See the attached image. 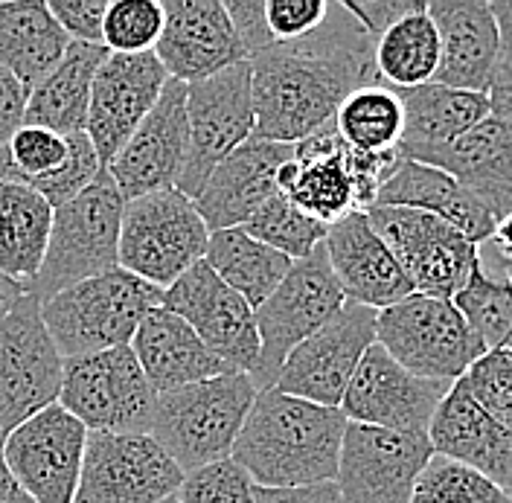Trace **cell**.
<instances>
[{"instance_id":"37","label":"cell","mask_w":512,"mask_h":503,"mask_svg":"<svg viewBox=\"0 0 512 503\" xmlns=\"http://www.w3.org/2000/svg\"><path fill=\"white\" fill-rule=\"evenodd\" d=\"M457 312L478 335L483 349L512 346V285L507 277H492L480 259L466 285L451 297Z\"/></svg>"},{"instance_id":"41","label":"cell","mask_w":512,"mask_h":503,"mask_svg":"<svg viewBox=\"0 0 512 503\" xmlns=\"http://www.w3.org/2000/svg\"><path fill=\"white\" fill-rule=\"evenodd\" d=\"M166 12L160 0H108L102 21V47L114 56L155 53Z\"/></svg>"},{"instance_id":"40","label":"cell","mask_w":512,"mask_h":503,"mask_svg":"<svg viewBox=\"0 0 512 503\" xmlns=\"http://www.w3.org/2000/svg\"><path fill=\"white\" fill-rule=\"evenodd\" d=\"M411 503H510V495L475 469L434 454L416 477Z\"/></svg>"},{"instance_id":"2","label":"cell","mask_w":512,"mask_h":503,"mask_svg":"<svg viewBox=\"0 0 512 503\" xmlns=\"http://www.w3.org/2000/svg\"><path fill=\"white\" fill-rule=\"evenodd\" d=\"M347 425L338 408H323L271 387L256 396L233 445V460L262 489L329 483L338 474Z\"/></svg>"},{"instance_id":"23","label":"cell","mask_w":512,"mask_h":503,"mask_svg":"<svg viewBox=\"0 0 512 503\" xmlns=\"http://www.w3.org/2000/svg\"><path fill=\"white\" fill-rule=\"evenodd\" d=\"M323 251L347 303L382 312L414 294L396 256L373 230L367 213H352L326 230Z\"/></svg>"},{"instance_id":"24","label":"cell","mask_w":512,"mask_h":503,"mask_svg":"<svg viewBox=\"0 0 512 503\" xmlns=\"http://www.w3.org/2000/svg\"><path fill=\"white\" fill-rule=\"evenodd\" d=\"M294 155V143H271L251 137L213 169L201 192L192 198L198 216L213 230L245 227L256 210L277 195V175Z\"/></svg>"},{"instance_id":"50","label":"cell","mask_w":512,"mask_h":503,"mask_svg":"<svg viewBox=\"0 0 512 503\" xmlns=\"http://www.w3.org/2000/svg\"><path fill=\"white\" fill-rule=\"evenodd\" d=\"M27 96H30V91L9 70L0 67V149L9 143V137L18 128L24 126Z\"/></svg>"},{"instance_id":"20","label":"cell","mask_w":512,"mask_h":503,"mask_svg":"<svg viewBox=\"0 0 512 503\" xmlns=\"http://www.w3.org/2000/svg\"><path fill=\"white\" fill-rule=\"evenodd\" d=\"M190 149L187 85L169 79L158 105L108 163V175L126 201L178 189Z\"/></svg>"},{"instance_id":"59","label":"cell","mask_w":512,"mask_h":503,"mask_svg":"<svg viewBox=\"0 0 512 503\" xmlns=\"http://www.w3.org/2000/svg\"><path fill=\"white\" fill-rule=\"evenodd\" d=\"M507 495H510V503H512V486H510V489H507Z\"/></svg>"},{"instance_id":"8","label":"cell","mask_w":512,"mask_h":503,"mask_svg":"<svg viewBox=\"0 0 512 503\" xmlns=\"http://www.w3.org/2000/svg\"><path fill=\"white\" fill-rule=\"evenodd\" d=\"M376 344L408 373L451 384L486 352L451 300L425 294L379 312Z\"/></svg>"},{"instance_id":"48","label":"cell","mask_w":512,"mask_h":503,"mask_svg":"<svg viewBox=\"0 0 512 503\" xmlns=\"http://www.w3.org/2000/svg\"><path fill=\"white\" fill-rule=\"evenodd\" d=\"M224 9L248 62L265 53L268 47H274V38L265 24V0H224Z\"/></svg>"},{"instance_id":"38","label":"cell","mask_w":512,"mask_h":503,"mask_svg":"<svg viewBox=\"0 0 512 503\" xmlns=\"http://www.w3.org/2000/svg\"><path fill=\"white\" fill-rule=\"evenodd\" d=\"M326 230H329L326 224L309 219L283 192L271 195L254 216L245 221V233H251L256 242L288 256L291 262H300L315 248H320L326 239Z\"/></svg>"},{"instance_id":"28","label":"cell","mask_w":512,"mask_h":503,"mask_svg":"<svg viewBox=\"0 0 512 503\" xmlns=\"http://www.w3.org/2000/svg\"><path fill=\"white\" fill-rule=\"evenodd\" d=\"M128 346L158 396L204 378L236 373L204 346L187 320H181L166 306H158L155 312L146 315Z\"/></svg>"},{"instance_id":"55","label":"cell","mask_w":512,"mask_h":503,"mask_svg":"<svg viewBox=\"0 0 512 503\" xmlns=\"http://www.w3.org/2000/svg\"><path fill=\"white\" fill-rule=\"evenodd\" d=\"M3 503H35V501H32L30 495H27V492H24V489H21V486L15 483V489L9 492V498H6Z\"/></svg>"},{"instance_id":"4","label":"cell","mask_w":512,"mask_h":503,"mask_svg":"<svg viewBox=\"0 0 512 503\" xmlns=\"http://www.w3.org/2000/svg\"><path fill=\"white\" fill-rule=\"evenodd\" d=\"M399 160V152L358 155L335 126H326L294 143V155L277 175V189L309 219L332 227L352 213H367Z\"/></svg>"},{"instance_id":"54","label":"cell","mask_w":512,"mask_h":503,"mask_svg":"<svg viewBox=\"0 0 512 503\" xmlns=\"http://www.w3.org/2000/svg\"><path fill=\"white\" fill-rule=\"evenodd\" d=\"M15 489V480H12V474L6 472V466L0 463V503L9 498V492Z\"/></svg>"},{"instance_id":"31","label":"cell","mask_w":512,"mask_h":503,"mask_svg":"<svg viewBox=\"0 0 512 503\" xmlns=\"http://www.w3.org/2000/svg\"><path fill=\"white\" fill-rule=\"evenodd\" d=\"M405 108V134L399 143V158H414L416 152L440 149L451 140L492 117L486 94L457 91L437 82L396 91Z\"/></svg>"},{"instance_id":"33","label":"cell","mask_w":512,"mask_h":503,"mask_svg":"<svg viewBox=\"0 0 512 503\" xmlns=\"http://www.w3.org/2000/svg\"><path fill=\"white\" fill-rule=\"evenodd\" d=\"M53 230V207L24 184L0 181V274L30 294Z\"/></svg>"},{"instance_id":"36","label":"cell","mask_w":512,"mask_h":503,"mask_svg":"<svg viewBox=\"0 0 512 503\" xmlns=\"http://www.w3.org/2000/svg\"><path fill=\"white\" fill-rule=\"evenodd\" d=\"M332 126L358 155H393L405 134V108L393 88L367 85L341 102Z\"/></svg>"},{"instance_id":"52","label":"cell","mask_w":512,"mask_h":503,"mask_svg":"<svg viewBox=\"0 0 512 503\" xmlns=\"http://www.w3.org/2000/svg\"><path fill=\"white\" fill-rule=\"evenodd\" d=\"M24 294H27V288H21L18 283L6 280V277L0 274V317L9 315V312L15 309V303H18Z\"/></svg>"},{"instance_id":"27","label":"cell","mask_w":512,"mask_h":503,"mask_svg":"<svg viewBox=\"0 0 512 503\" xmlns=\"http://www.w3.org/2000/svg\"><path fill=\"white\" fill-rule=\"evenodd\" d=\"M428 442L434 454L475 469L501 489L512 486V431L480 408L460 381L451 384L434 413Z\"/></svg>"},{"instance_id":"18","label":"cell","mask_w":512,"mask_h":503,"mask_svg":"<svg viewBox=\"0 0 512 503\" xmlns=\"http://www.w3.org/2000/svg\"><path fill=\"white\" fill-rule=\"evenodd\" d=\"M434 457L425 434L347 425L335 486L344 503H411L416 477Z\"/></svg>"},{"instance_id":"14","label":"cell","mask_w":512,"mask_h":503,"mask_svg":"<svg viewBox=\"0 0 512 503\" xmlns=\"http://www.w3.org/2000/svg\"><path fill=\"white\" fill-rule=\"evenodd\" d=\"M88 428L56 402L12 428L0 463L35 503H73Z\"/></svg>"},{"instance_id":"26","label":"cell","mask_w":512,"mask_h":503,"mask_svg":"<svg viewBox=\"0 0 512 503\" xmlns=\"http://www.w3.org/2000/svg\"><path fill=\"white\" fill-rule=\"evenodd\" d=\"M405 160L443 169L478 198L495 224L512 213V123L507 120L486 117L463 137Z\"/></svg>"},{"instance_id":"43","label":"cell","mask_w":512,"mask_h":503,"mask_svg":"<svg viewBox=\"0 0 512 503\" xmlns=\"http://www.w3.org/2000/svg\"><path fill=\"white\" fill-rule=\"evenodd\" d=\"M102 172H105V166L96 155L94 143L88 140L85 131H76V134H67V160L50 178H44L32 189L56 210L67 201H73L76 195H82Z\"/></svg>"},{"instance_id":"45","label":"cell","mask_w":512,"mask_h":503,"mask_svg":"<svg viewBox=\"0 0 512 503\" xmlns=\"http://www.w3.org/2000/svg\"><path fill=\"white\" fill-rule=\"evenodd\" d=\"M329 15V0H265V24L274 44H291L318 30Z\"/></svg>"},{"instance_id":"35","label":"cell","mask_w":512,"mask_h":503,"mask_svg":"<svg viewBox=\"0 0 512 503\" xmlns=\"http://www.w3.org/2000/svg\"><path fill=\"white\" fill-rule=\"evenodd\" d=\"M373 59L379 82L393 91L434 82L440 67V35L428 15V6L384 32L373 47Z\"/></svg>"},{"instance_id":"19","label":"cell","mask_w":512,"mask_h":503,"mask_svg":"<svg viewBox=\"0 0 512 503\" xmlns=\"http://www.w3.org/2000/svg\"><path fill=\"white\" fill-rule=\"evenodd\" d=\"M448 390L451 381L414 376L373 344L361 358L338 410L355 425L428 437V425Z\"/></svg>"},{"instance_id":"47","label":"cell","mask_w":512,"mask_h":503,"mask_svg":"<svg viewBox=\"0 0 512 503\" xmlns=\"http://www.w3.org/2000/svg\"><path fill=\"white\" fill-rule=\"evenodd\" d=\"M50 15L76 44H102V21L108 0H50Z\"/></svg>"},{"instance_id":"7","label":"cell","mask_w":512,"mask_h":503,"mask_svg":"<svg viewBox=\"0 0 512 503\" xmlns=\"http://www.w3.org/2000/svg\"><path fill=\"white\" fill-rule=\"evenodd\" d=\"M210 227L184 192L166 189L126 201L120 224V268L166 291L207 253Z\"/></svg>"},{"instance_id":"58","label":"cell","mask_w":512,"mask_h":503,"mask_svg":"<svg viewBox=\"0 0 512 503\" xmlns=\"http://www.w3.org/2000/svg\"><path fill=\"white\" fill-rule=\"evenodd\" d=\"M163 503H181V501H178V495H172V498H166Z\"/></svg>"},{"instance_id":"57","label":"cell","mask_w":512,"mask_h":503,"mask_svg":"<svg viewBox=\"0 0 512 503\" xmlns=\"http://www.w3.org/2000/svg\"><path fill=\"white\" fill-rule=\"evenodd\" d=\"M3 442H6V431L0 428V457H3Z\"/></svg>"},{"instance_id":"34","label":"cell","mask_w":512,"mask_h":503,"mask_svg":"<svg viewBox=\"0 0 512 503\" xmlns=\"http://www.w3.org/2000/svg\"><path fill=\"white\" fill-rule=\"evenodd\" d=\"M204 262L233 291H239L254 312L277 291V285L286 280V274L294 265L288 256L256 242L251 233H245V227L213 230Z\"/></svg>"},{"instance_id":"16","label":"cell","mask_w":512,"mask_h":503,"mask_svg":"<svg viewBox=\"0 0 512 503\" xmlns=\"http://www.w3.org/2000/svg\"><path fill=\"white\" fill-rule=\"evenodd\" d=\"M376 317L379 312L367 306L347 303L288 355L274 387L323 408H341L361 358L376 344Z\"/></svg>"},{"instance_id":"39","label":"cell","mask_w":512,"mask_h":503,"mask_svg":"<svg viewBox=\"0 0 512 503\" xmlns=\"http://www.w3.org/2000/svg\"><path fill=\"white\" fill-rule=\"evenodd\" d=\"M67 160V137L50 128L24 126L18 128L9 143L0 149V181L38 187Z\"/></svg>"},{"instance_id":"6","label":"cell","mask_w":512,"mask_h":503,"mask_svg":"<svg viewBox=\"0 0 512 503\" xmlns=\"http://www.w3.org/2000/svg\"><path fill=\"white\" fill-rule=\"evenodd\" d=\"M126 198L111 181L108 169L73 201L53 210L50 245L41 271L30 285V297L38 303L91 277L120 268V224Z\"/></svg>"},{"instance_id":"3","label":"cell","mask_w":512,"mask_h":503,"mask_svg":"<svg viewBox=\"0 0 512 503\" xmlns=\"http://www.w3.org/2000/svg\"><path fill=\"white\" fill-rule=\"evenodd\" d=\"M254 378L245 373L204 378L181 390L160 393L152 410L149 437L184 474L233 457L239 431L254 408Z\"/></svg>"},{"instance_id":"29","label":"cell","mask_w":512,"mask_h":503,"mask_svg":"<svg viewBox=\"0 0 512 503\" xmlns=\"http://www.w3.org/2000/svg\"><path fill=\"white\" fill-rule=\"evenodd\" d=\"M373 207H405L431 213L457 227L478 248L480 242H489L495 236V219L469 189L457 184L443 169L416 160H399L393 175L379 189Z\"/></svg>"},{"instance_id":"1","label":"cell","mask_w":512,"mask_h":503,"mask_svg":"<svg viewBox=\"0 0 512 503\" xmlns=\"http://www.w3.org/2000/svg\"><path fill=\"white\" fill-rule=\"evenodd\" d=\"M373 38L347 12L329 3L318 30L291 44H274L251 59L254 137L300 143L335 123L341 102L367 85H382Z\"/></svg>"},{"instance_id":"12","label":"cell","mask_w":512,"mask_h":503,"mask_svg":"<svg viewBox=\"0 0 512 503\" xmlns=\"http://www.w3.org/2000/svg\"><path fill=\"white\" fill-rule=\"evenodd\" d=\"M187 126L190 149L178 192L192 201L213 175V169L254 137L251 62L227 67L210 79L187 85Z\"/></svg>"},{"instance_id":"21","label":"cell","mask_w":512,"mask_h":503,"mask_svg":"<svg viewBox=\"0 0 512 503\" xmlns=\"http://www.w3.org/2000/svg\"><path fill=\"white\" fill-rule=\"evenodd\" d=\"M166 85H169V73L163 70L155 53H143V56L108 53L105 62L99 64L85 134L94 143L105 169L126 146V140L137 131V126L146 120V114L158 105Z\"/></svg>"},{"instance_id":"13","label":"cell","mask_w":512,"mask_h":503,"mask_svg":"<svg viewBox=\"0 0 512 503\" xmlns=\"http://www.w3.org/2000/svg\"><path fill=\"white\" fill-rule=\"evenodd\" d=\"M62 370L64 358L41 320V303L24 294L0 317V428L6 434L59 402Z\"/></svg>"},{"instance_id":"30","label":"cell","mask_w":512,"mask_h":503,"mask_svg":"<svg viewBox=\"0 0 512 503\" xmlns=\"http://www.w3.org/2000/svg\"><path fill=\"white\" fill-rule=\"evenodd\" d=\"M108 50L102 44H76L70 41L64 59L38 85H32L27 96V126H41L56 134L85 131L91 91L99 64L105 62Z\"/></svg>"},{"instance_id":"42","label":"cell","mask_w":512,"mask_h":503,"mask_svg":"<svg viewBox=\"0 0 512 503\" xmlns=\"http://www.w3.org/2000/svg\"><path fill=\"white\" fill-rule=\"evenodd\" d=\"M457 381L498 425L512 431V346L486 349Z\"/></svg>"},{"instance_id":"44","label":"cell","mask_w":512,"mask_h":503,"mask_svg":"<svg viewBox=\"0 0 512 503\" xmlns=\"http://www.w3.org/2000/svg\"><path fill=\"white\" fill-rule=\"evenodd\" d=\"M254 480L230 457L184 477L178 489L181 503H254Z\"/></svg>"},{"instance_id":"5","label":"cell","mask_w":512,"mask_h":503,"mask_svg":"<svg viewBox=\"0 0 512 503\" xmlns=\"http://www.w3.org/2000/svg\"><path fill=\"white\" fill-rule=\"evenodd\" d=\"M163 306V291L123 268L70 285L41 303V320L62 358L128 346L149 312Z\"/></svg>"},{"instance_id":"25","label":"cell","mask_w":512,"mask_h":503,"mask_svg":"<svg viewBox=\"0 0 512 503\" xmlns=\"http://www.w3.org/2000/svg\"><path fill=\"white\" fill-rule=\"evenodd\" d=\"M428 15L440 35V67L434 73L437 85L486 94L501 32L489 0H431Z\"/></svg>"},{"instance_id":"53","label":"cell","mask_w":512,"mask_h":503,"mask_svg":"<svg viewBox=\"0 0 512 503\" xmlns=\"http://www.w3.org/2000/svg\"><path fill=\"white\" fill-rule=\"evenodd\" d=\"M492 242L498 245V251L504 253V259H512V213L495 224V236Z\"/></svg>"},{"instance_id":"22","label":"cell","mask_w":512,"mask_h":503,"mask_svg":"<svg viewBox=\"0 0 512 503\" xmlns=\"http://www.w3.org/2000/svg\"><path fill=\"white\" fill-rule=\"evenodd\" d=\"M155 56L175 82H201L248 62L224 0H169Z\"/></svg>"},{"instance_id":"49","label":"cell","mask_w":512,"mask_h":503,"mask_svg":"<svg viewBox=\"0 0 512 503\" xmlns=\"http://www.w3.org/2000/svg\"><path fill=\"white\" fill-rule=\"evenodd\" d=\"M344 6L376 44L393 24L425 9L428 0H344Z\"/></svg>"},{"instance_id":"46","label":"cell","mask_w":512,"mask_h":503,"mask_svg":"<svg viewBox=\"0 0 512 503\" xmlns=\"http://www.w3.org/2000/svg\"><path fill=\"white\" fill-rule=\"evenodd\" d=\"M492 12L501 32V50H498V62H495L486 99H489L492 117L512 123V0H492Z\"/></svg>"},{"instance_id":"56","label":"cell","mask_w":512,"mask_h":503,"mask_svg":"<svg viewBox=\"0 0 512 503\" xmlns=\"http://www.w3.org/2000/svg\"><path fill=\"white\" fill-rule=\"evenodd\" d=\"M504 271H507V280L512 285V259H504Z\"/></svg>"},{"instance_id":"51","label":"cell","mask_w":512,"mask_h":503,"mask_svg":"<svg viewBox=\"0 0 512 503\" xmlns=\"http://www.w3.org/2000/svg\"><path fill=\"white\" fill-rule=\"evenodd\" d=\"M254 503H344L335 480L315 486H291V489H262L256 486Z\"/></svg>"},{"instance_id":"15","label":"cell","mask_w":512,"mask_h":503,"mask_svg":"<svg viewBox=\"0 0 512 503\" xmlns=\"http://www.w3.org/2000/svg\"><path fill=\"white\" fill-rule=\"evenodd\" d=\"M184 477L149 434H88L73 503H163Z\"/></svg>"},{"instance_id":"32","label":"cell","mask_w":512,"mask_h":503,"mask_svg":"<svg viewBox=\"0 0 512 503\" xmlns=\"http://www.w3.org/2000/svg\"><path fill=\"white\" fill-rule=\"evenodd\" d=\"M70 38L47 9V0H0V67L27 91L62 62Z\"/></svg>"},{"instance_id":"9","label":"cell","mask_w":512,"mask_h":503,"mask_svg":"<svg viewBox=\"0 0 512 503\" xmlns=\"http://www.w3.org/2000/svg\"><path fill=\"white\" fill-rule=\"evenodd\" d=\"M347 306V297L332 274L323 245L306 259L294 262L286 280L277 291L256 309V332H259V367L254 378L256 390H271L286 364V358L312 338L320 326Z\"/></svg>"},{"instance_id":"10","label":"cell","mask_w":512,"mask_h":503,"mask_svg":"<svg viewBox=\"0 0 512 503\" xmlns=\"http://www.w3.org/2000/svg\"><path fill=\"white\" fill-rule=\"evenodd\" d=\"M155 399L131 346L64 358L59 405L88 434H149Z\"/></svg>"},{"instance_id":"17","label":"cell","mask_w":512,"mask_h":503,"mask_svg":"<svg viewBox=\"0 0 512 503\" xmlns=\"http://www.w3.org/2000/svg\"><path fill=\"white\" fill-rule=\"evenodd\" d=\"M163 306L187 320L204 346L230 370L254 376L262 352L256 312L204 259L163 291Z\"/></svg>"},{"instance_id":"11","label":"cell","mask_w":512,"mask_h":503,"mask_svg":"<svg viewBox=\"0 0 512 503\" xmlns=\"http://www.w3.org/2000/svg\"><path fill=\"white\" fill-rule=\"evenodd\" d=\"M367 219L396 256L408 283L414 285V294L451 300L480 262L478 245L431 213L370 207Z\"/></svg>"}]
</instances>
